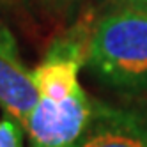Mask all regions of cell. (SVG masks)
Masks as SVG:
<instances>
[{
	"label": "cell",
	"instance_id": "52a82bcc",
	"mask_svg": "<svg viewBox=\"0 0 147 147\" xmlns=\"http://www.w3.org/2000/svg\"><path fill=\"white\" fill-rule=\"evenodd\" d=\"M122 7H133L140 9V11H147V0H117Z\"/></svg>",
	"mask_w": 147,
	"mask_h": 147
},
{
	"label": "cell",
	"instance_id": "8992f818",
	"mask_svg": "<svg viewBox=\"0 0 147 147\" xmlns=\"http://www.w3.org/2000/svg\"><path fill=\"white\" fill-rule=\"evenodd\" d=\"M0 147H23V126L14 119L0 121Z\"/></svg>",
	"mask_w": 147,
	"mask_h": 147
},
{
	"label": "cell",
	"instance_id": "277c9868",
	"mask_svg": "<svg viewBox=\"0 0 147 147\" xmlns=\"http://www.w3.org/2000/svg\"><path fill=\"white\" fill-rule=\"evenodd\" d=\"M39 101V92L22 62L13 32L0 22V107L25 129L30 112Z\"/></svg>",
	"mask_w": 147,
	"mask_h": 147
},
{
	"label": "cell",
	"instance_id": "5b68a950",
	"mask_svg": "<svg viewBox=\"0 0 147 147\" xmlns=\"http://www.w3.org/2000/svg\"><path fill=\"white\" fill-rule=\"evenodd\" d=\"M73 147H147V117L96 101L89 126Z\"/></svg>",
	"mask_w": 147,
	"mask_h": 147
},
{
	"label": "cell",
	"instance_id": "ba28073f",
	"mask_svg": "<svg viewBox=\"0 0 147 147\" xmlns=\"http://www.w3.org/2000/svg\"><path fill=\"white\" fill-rule=\"evenodd\" d=\"M57 2H62V0H57Z\"/></svg>",
	"mask_w": 147,
	"mask_h": 147
},
{
	"label": "cell",
	"instance_id": "7a4b0ae2",
	"mask_svg": "<svg viewBox=\"0 0 147 147\" xmlns=\"http://www.w3.org/2000/svg\"><path fill=\"white\" fill-rule=\"evenodd\" d=\"M94 108L96 101L83 89L66 99L39 98L25 124L30 147H73L89 126Z\"/></svg>",
	"mask_w": 147,
	"mask_h": 147
},
{
	"label": "cell",
	"instance_id": "9c48e42d",
	"mask_svg": "<svg viewBox=\"0 0 147 147\" xmlns=\"http://www.w3.org/2000/svg\"><path fill=\"white\" fill-rule=\"evenodd\" d=\"M0 2H2V0H0Z\"/></svg>",
	"mask_w": 147,
	"mask_h": 147
},
{
	"label": "cell",
	"instance_id": "3957f363",
	"mask_svg": "<svg viewBox=\"0 0 147 147\" xmlns=\"http://www.w3.org/2000/svg\"><path fill=\"white\" fill-rule=\"evenodd\" d=\"M89 41L90 34L75 30L50 45L45 59L32 71L39 98L66 99L82 90L78 75L82 66L87 64Z\"/></svg>",
	"mask_w": 147,
	"mask_h": 147
},
{
	"label": "cell",
	"instance_id": "6da1fadb",
	"mask_svg": "<svg viewBox=\"0 0 147 147\" xmlns=\"http://www.w3.org/2000/svg\"><path fill=\"white\" fill-rule=\"evenodd\" d=\"M108 89L140 96L147 92V11L122 7L103 16L90 32L87 64Z\"/></svg>",
	"mask_w": 147,
	"mask_h": 147
}]
</instances>
